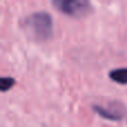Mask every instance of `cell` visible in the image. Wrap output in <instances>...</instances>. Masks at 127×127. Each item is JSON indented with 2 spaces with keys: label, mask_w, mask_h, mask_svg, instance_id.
Segmentation results:
<instances>
[{
  "label": "cell",
  "mask_w": 127,
  "mask_h": 127,
  "mask_svg": "<svg viewBox=\"0 0 127 127\" xmlns=\"http://www.w3.org/2000/svg\"><path fill=\"white\" fill-rule=\"evenodd\" d=\"M22 29L31 39L36 41H47L53 37V18L45 11L33 12L24 19Z\"/></svg>",
  "instance_id": "obj_1"
},
{
  "label": "cell",
  "mask_w": 127,
  "mask_h": 127,
  "mask_svg": "<svg viewBox=\"0 0 127 127\" xmlns=\"http://www.w3.org/2000/svg\"><path fill=\"white\" fill-rule=\"evenodd\" d=\"M51 1L53 6L59 12L77 19L88 16L93 10L90 0H51Z\"/></svg>",
  "instance_id": "obj_2"
},
{
  "label": "cell",
  "mask_w": 127,
  "mask_h": 127,
  "mask_svg": "<svg viewBox=\"0 0 127 127\" xmlns=\"http://www.w3.org/2000/svg\"><path fill=\"white\" fill-rule=\"evenodd\" d=\"M93 110L104 119H108V121H121L123 117V110L117 108V104H115L114 107L110 108H104L99 105H94Z\"/></svg>",
  "instance_id": "obj_3"
},
{
  "label": "cell",
  "mask_w": 127,
  "mask_h": 127,
  "mask_svg": "<svg viewBox=\"0 0 127 127\" xmlns=\"http://www.w3.org/2000/svg\"><path fill=\"white\" fill-rule=\"evenodd\" d=\"M109 78L121 85H127V68H117L109 72Z\"/></svg>",
  "instance_id": "obj_4"
},
{
  "label": "cell",
  "mask_w": 127,
  "mask_h": 127,
  "mask_svg": "<svg viewBox=\"0 0 127 127\" xmlns=\"http://www.w3.org/2000/svg\"><path fill=\"white\" fill-rule=\"evenodd\" d=\"M16 84V80L11 77H2L0 79V89L2 93H6L10 88H12Z\"/></svg>",
  "instance_id": "obj_5"
}]
</instances>
